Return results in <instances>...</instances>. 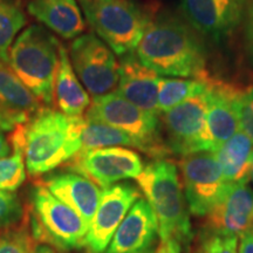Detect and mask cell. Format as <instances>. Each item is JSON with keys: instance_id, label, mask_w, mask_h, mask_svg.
<instances>
[{"instance_id": "obj_1", "label": "cell", "mask_w": 253, "mask_h": 253, "mask_svg": "<svg viewBox=\"0 0 253 253\" xmlns=\"http://www.w3.org/2000/svg\"><path fill=\"white\" fill-rule=\"evenodd\" d=\"M134 52L160 75L203 79L207 63L203 46L189 27L173 18L150 21Z\"/></svg>"}, {"instance_id": "obj_2", "label": "cell", "mask_w": 253, "mask_h": 253, "mask_svg": "<svg viewBox=\"0 0 253 253\" xmlns=\"http://www.w3.org/2000/svg\"><path fill=\"white\" fill-rule=\"evenodd\" d=\"M84 118H69L55 110H40L23 128L25 166L39 176L71 161L81 151Z\"/></svg>"}, {"instance_id": "obj_3", "label": "cell", "mask_w": 253, "mask_h": 253, "mask_svg": "<svg viewBox=\"0 0 253 253\" xmlns=\"http://www.w3.org/2000/svg\"><path fill=\"white\" fill-rule=\"evenodd\" d=\"M135 179L156 214L161 242L173 239L188 246L194 235L176 164L158 158Z\"/></svg>"}, {"instance_id": "obj_4", "label": "cell", "mask_w": 253, "mask_h": 253, "mask_svg": "<svg viewBox=\"0 0 253 253\" xmlns=\"http://www.w3.org/2000/svg\"><path fill=\"white\" fill-rule=\"evenodd\" d=\"M60 62V43L40 25L23 31L9 49L8 66L38 100L52 104Z\"/></svg>"}, {"instance_id": "obj_5", "label": "cell", "mask_w": 253, "mask_h": 253, "mask_svg": "<svg viewBox=\"0 0 253 253\" xmlns=\"http://www.w3.org/2000/svg\"><path fill=\"white\" fill-rule=\"evenodd\" d=\"M87 21L119 55L134 52L150 20L129 0H80Z\"/></svg>"}, {"instance_id": "obj_6", "label": "cell", "mask_w": 253, "mask_h": 253, "mask_svg": "<svg viewBox=\"0 0 253 253\" xmlns=\"http://www.w3.org/2000/svg\"><path fill=\"white\" fill-rule=\"evenodd\" d=\"M84 118L126 132L136 141L138 149L157 160L170 153L162 141L158 115L144 112L116 91L94 97Z\"/></svg>"}, {"instance_id": "obj_7", "label": "cell", "mask_w": 253, "mask_h": 253, "mask_svg": "<svg viewBox=\"0 0 253 253\" xmlns=\"http://www.w3.org/2000/svg\"><path fill=\"white\" fill-rule=\"evenodd\" d=\"M32 208L34 238L60 250H73L84 245L88 231L86 221L45 185L34 188Z\"/></svg>"}, {"instance_id": "obj_8", "label": "cell", "mask_w": 253, "mask_h": 253, "mask_svg": "<svg viewBox=\"0 0 253 253\" xmlns=\"http://www.w3.org/2000/svg\"><path fill=\"white\" fill-rule=\"evenodd\" d=\"M69 59L79 80L94 97L116 90L120 65L112 48L99 37H78L71 46Z\"/></svg>"}, {"instance_id": "obj_9", "label": "cell", "mask_w": 253, "mask_h": 253, "mask_svg": "<svg viewBox=\"0 0 253 253\" xmlns=\"http://www.w3.org/2000/svg\"><path fill=\"white\" fill-rule=\"evenodd\" d=\"M185 201L194 216L205 217L220 201L229 184L211 151H201L182 157L179 162Z\"/></svg>"}, {"instance_id": "obj_10", "label": "cell", "mask_w": 253, "mask_h": 253, "mask_svg": "<svg viewBox=\"0 0 253 253\" xmlns=\"http://www.w3.org/2000/svg\"><path fill=\"white\" fill-rule=\"evenodd\" d=\"M71 161V170L86 176L103 189L122 179L136 178L144 169L140 155L125 147L80 151Z\"/></svg>"}, {"instance_id": "obj_11", "label": "cell", "mask_w": 253, "mask_h": 253, "mask_svg": "<svg viewBox=\"0 0 253 253\" xmlns=\"http://www.w3.org/2000/svg\"><path fill=\"white\" fill-rule=\"evenodd\" d=\"M212 87L164 113V126L168 134L167 145L170 151L182 157L198 153Z\"/></svg>"}, {"instance_id": "obj_12", "label": "cell", "mask_w": 253, "mask_h": 253, "mask_svg": "<svg viewBox=\"0 0 253 253\" xmlns=\"http://www.w3.org/2000/svg\"><path fill=\"white\" fill-rule=\"evenodd\" d=\"M141 197L140 191L130 184H114L101 192V197L84 240L90 253H104L114 233Z\"/></svg>"}, {"instance_id": "obj_13", "label": "cell", "mask_w": 253, "mask_h": 253, "mask_svg": "<svg viewBox=\"0 0 253 253\" xmlns=\"http://www.w3.org/2000/svg\"><path fill=\"white\" fill-rule=\"evenodd\" d=\"M253 227V190L249 182L229 186L212 210L205 216L204 233L240 237Z\"/></svg>"}, {"instance_id": "obj_14", "label": "cell", "mask_w": 253, "mask_h": 253, "mask_svg": "<svg viewBox=\"0 0 253 253\" xmlns=\"http://www.w3.org/2000/svg\"><path fill=\"white\" fill-rule=\"evenodd\" d=\"M181 6L195 30L211 39L220 40L240 24L246 0H182Z\"/></svg>"}, {"instance_id": "obj_15", "label": "cell", "mask_w": 253, "mask_h": 253, "mask_svg": "<svg viewBox=\"0 0 253 253\" xmlns=\"http://www.w3.org/2000/svg\"><path fill=\"white\" fill-rule=\"evenodd\" d=\"M158 235V221L147 199L138 198L114 233L104 253H148Z\"/></svg>"}, {"instance_id": "obj_16", "label": "cell", "mask_w": 253, "mask_h": 253, "mask_svg": "<svg viewBox=\"0 0 253 253\" xmlns=\"http://www.w3.org/2000/svg\"><path fill=\"white\" fill-rule=\"evenodd\" d=\"M116 93L144 112L158 115L160 74L140 61L135 52L122 55Z\"/></svg>"}, {"instance_id": "obj_17", "label": "cell", "mask_w": 253, "mask_h": 253, "mask_svg": "<svg viewBox=\"0 0 253 253\" xmlns=\"http://www.w3.org/2000/svg\"><path fill=\"white\" fill-rule=\"evenodd\" d=\"M239 93L226 87H212L203 135L198 144L201 151L217 150L239 130L237 100Z\"/></svg>"}, {"instance_id": "obj_18", "label": "cell", "mask_w": 253, "mask_h": 253, "mask_svg": "<svg viewBox=\"0 0 253 253\" xmlns=\"http://www.w3.org/2000/svg\"><path fill=\"white\" fill-rule=\"evenodd\" d=\"M45 186L56 198L74 209L89 227L99 207V186L86 176L75 171L50 175L45 181Z\"/></svg>"}, {"instance_id": "obj_19", "label": "cell", "mask_w": 253, "mask_h": 253, "mask_svg": "<svg viewBox=\"0 0 253 253\" xmlns=\"http://www.w3.org/2000/svg\"><path fill=\"white\" fill-rule=\"evenodd\" d=\"M27 11L65 39L80 36L86 26L77 0H31Z\"/></svg>"}, {"instance_id": "obj_20", "label": "cell", "mask_w": 253, "mask_h": 253, "mask_svg": "<svg viewBox=\"0 0 253 253\" xmlns=\"http://www.w3.org/2000/svg\"><path fill=\"white\" fill-rule=\"evenodd\" d=\"M55 99L62 114L80 118L90 106L89 95L75 74L67 49L60 45V62L55 78Z\"/></svg>"}, {"instance_id": "obj_21", "label": "cell", "mask_w": 253, "mask_h": 253, "mask_svg": "<svg viewBox=\"0 0 253 253\" xmlns=\"http://www.w3.org/2000/svg\"><path fill=\"white\" fill-rule=\"evenodd\" d=\"M0 109L25 123L40 112L39 100L25 86L7 65L0 62Z\"/></svg>"}, {"instance_id": "obj_22", "label": "cell", "mask_w": 253, "mask_h": 253, "mask_svg": "<svg viewBox=\"0 0 253 253\" xmlns=\"http://www.w3.org/2000/svg\"><path fill=\"white\" fill-rule=\"evenodd\" d=\"M252 153L253 140L242 130L237 131L213 151L229 184L249 182Z\"/></svg>"}, {"instance_id": "obj_23", "label": "cell", "mask_w": 253, "mask_h": 253, "mask_svg": "<svg viewBox=\"0 0 253 253\" xmlns=\"http://www.w3.org/2000/svg\"><path fill=\"white\" fill-rule=\"evenodd\" d=\"M81 151L108 147H132L138 149L136 141L126 132L86 118L81 128Z\"/></svg>"}, {"instance_id": "obj_24", "label": "cell", "mask_w": 253, "mask_h": 253, "mask_svg": "<svg viewBox=\"0 0 253 253\" xmlns=\"http://www.w3.org/2000/svg\"><path fill=\"white\" fill-rule=\"evenodd\" d=\"M210 84L204 79H161L158 90V109L166 113L183 101L190 99L199 93L210 89Z\"/></svg>"}, {"instance_id": "obj_25", "label": "cell", "mask_w": 253, "mask_h": 253, "mask_svg": "<svg viewBox=\"0 0 253 253\" xmlns=\"http://www.w3.org/2000/svg\"><path fill=\"white\" fill-rule=\"evenodd\" d=\"M26 25V14L18 0H0V62L8 65L9 49L19 31Z\"/></svg>"}, {"instance_id": "obj_26", "label": "cell", "mask_w": 253, "mask_h": 253, "mask_svg": "<svg viewBox=\"0 0 253 253\" xmlns=\"http://www.w3.org/2000/svg\"><path fill=\"white\" fill-rule=\"evenodd\" d=\"M13 155L0 158V189L14 191L25 182V158L23 148V126H19L13 137Z\"/></svg>"}, {"instance_id": "obj_27", "label": "cell", "mask_w": 253, "mask_h": 253, "mask_svg": "<svg viewBox=\"0 0 253 253\" xmlns=\"http://www.w3.org/2000/svg\"><path fill=\"white\" fill-rule=\"evenodd\" d=\"M24 216L20 201L12 191L0 189V229L19 223Z\"/></svg>"}, {"instance_id": "obj_28", "label": "cell", "mask_w": 253, "mask_h": 253, "mask_svg": "<svg viewBox=\"0 0 253 253\" xmlns=\"http://www.w3.org/2000/svg\"><path fill=\"white\" fill-rule=\"evenodd\" d=\"M239 237H224L203 233L192 253H238Z\"/></svg>"}, {"instance_id": "obj_29", "label": "cell", "mask_w": 253, "mask_h": 253, "mask_svg": "<svg viewBox=\"0 0 253 253\" xmlns=\"http://www.w3.org/2000/svg\"><path fill=\"white\" fill-rule=\"evenodd\" d=\"M36 243L28 231L17 230L0 236V253H31Z\"/></svg>"}, {"instance_id": "obj_30", "label": "cell", "mask_w": 253, "mask_h": 253, "mask_svg": "<svg viewBox=\"0 0 253 253\" xmlns=\"http://www.w3.org/2000/svg\"><path fill=\"white\" fill-rule=\"evenodd\" d=\"M239 130L244 131L253 140V89L239 93L237 100Z\"/></svg>"}, {"instance_id": "obj_31", "label": "cell", "mask_w": 253, "mask_h": 253, "mask_svg": "<svg viewBox=\"0 0 253 253\" xmlns=\"http://www.w3.org/2000/svg\"><path fill=\"white\" fill-rule=\"evenodd\" d=\"M238 253H253V227L239 237Z\"/></svg>"}, {"instance_id": "obj_32", "label": "cell", "mask_w": 253, "mask_h": 253, "mask_svg": "<svg viewBox=\"0 0 253 253\" xmlns=\"http://www.w3.org/2000/svg\"><path fill=\"white\" fill-rule=\"evenodd\" d=\"M181 249L182 246L178 242L173 239H169L161 242V245L157 249L156 253H181Z\"/></svg>"}, {"instance_id": "obj_33", "label": "cell", "mask_w": 253, "mask_h": 253, "mask_svg": "<svg viewBox=\"0 0 253 253\" xmlns=\"http://www.w3.org/2000/svg\"><path fill=\"white\" fill-rule=\"evenodd\" d=\"M15 126H19L18 122L9 114L0 109V130L9 131L14 129Z\"/></svg>"}, {"instance_id": "obj_34", "label": "cell", "mask_w": 253, "mask_h": 253, "mask_svg": "<svg viewBox=\"0 0 253 253\" xmlns=\"http://www.w3.org/2000/svg\"><path fill=\"white\" fill-rule=\"evenodd\" d=\"M246 36H248L249 42L253 41V0L250 4L248 12V23H246Z\"/></svg>"}, {"instance_id": "obj_35", "label": "cell", "mask_w": 253, "mask_h": 253, "mask_svg": "<svg viewBox=\"0 0 253 253\" xmlns=\"http://www.w3.org/2000/svg\"><path fill=\"white\" fill-rule=\"evenodd\" d=\"M11 145L7 142V138L5 137L4 134L0 131V158L7 157L9 153H11Z\"/></svg>"}, {"instance_id": "obj_36", "label": "cell", "mask_w": 253, "mask_h": 253, "mask_svg": "<svg viewBox=\"0 0 253 253\" xmlns=\"http://www.w3.org/2000/svg\"><path fill=\"white\" fill-rule=\"evenodd\" d=\"M31 253H55L53 251L52 248H49L48 245H41V244H36L34 245L33 250H32Z\"/></svg>"}, {"instance_id": "obj_37", "label": "cell", "mask_w": 253, "mask_h": 253, "mask_svg": "<svg viewBox=\"0 0 253 253\" xmlns=\"http://www.w3.org/2000/svg\"><path fill=\"white\" fill-rule=\"evenodd\" d=\"M250 177H251L252 181H253V153L251 156V166H250Z\"/></svg>"}, {"instance_id": "obj_38", "label": "cell", "mask_w": 253, "mask_h": 253, "mask_svg": "<svg viewBox=\"0 0 253 253\" xmlns=\"http://www.w3.org/2000/svg\"><path fill=\"white\" fill-rule=\"evenodd\" d=\"M249 46H250V50H251V56L253 59V41L252 42H249Z\"/></svg>"}]
</instances>
